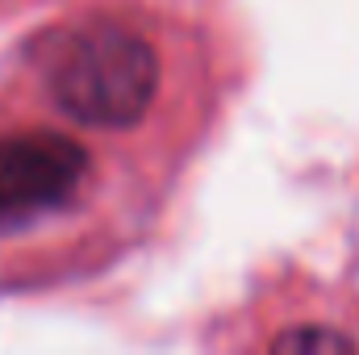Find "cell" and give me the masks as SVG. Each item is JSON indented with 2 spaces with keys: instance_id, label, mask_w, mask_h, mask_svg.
<instances>
[{
  "instance_id": "6da1fadb",
  "label": "cell",
  "mask_w": 359,
  "mask_h": 355,
  "mask_svg": "<svg viewBox=\"0 0 359 355\" xmlns=\"http://www.w3.org/2000/svg\"><path fill=\"white\" fill-rule=\"evenodd\" d=\"M55 105L92 130H126L147 117L159 92L155 46L117 21L72 29L46 67Z\"/></svg>"
},
{
  "instance_id": "7a4b0ae2",
  "label": "cell",
  "mask_w": 359,
  "mask_h": 355,
  "mask_svg": "<svg viewBox=\"0 0 359 355\" xmlns=\"http://www.w3.org/2000/svg\"><path fill=\"white\" fill-rule=\"evenodd\" d=\"M92 172L88 151L55 130L0 138V234L21 230L76 201Z\"/></svg>"
},
{
  "instance_id": "3957f363",
  "label": "cell",
  "mask_w": 359,
  "mask_h": 355,
  "mask_svg": "<svg viewBox=\"0 0 359 355\" xmlns=\"http://www.w3.org/2000/svg\"><path fill=\"white\" fill-rule=\"evenodd\" d=\"M271 351L280 355H347L355 351V339L343 335V330H330V326H297V330H284Z\"/></svg>"
}]
</instances>
